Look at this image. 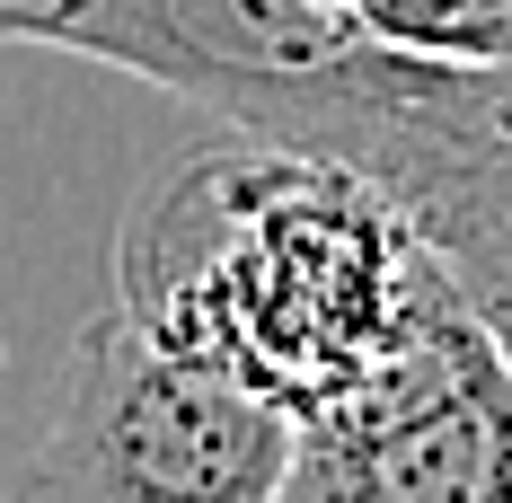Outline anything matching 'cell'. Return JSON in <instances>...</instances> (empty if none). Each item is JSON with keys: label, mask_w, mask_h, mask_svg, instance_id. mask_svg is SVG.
Returning <instances> with one entry per match:
<instances>
[{"label": "cell", "mask_w": 512, "mask_h": 503, "mask_svg": "<svg viewBox=\"0 0 512 503\" xmlns=\"http://www.w3.org/2000/svg\"><path fill=\"white\" fill-rule=\"evenodd\" d=\"M115 292L159 345L318 424L424 345L460 292L371 177L283 142L195 151L124 212Z\"/></svg>", "instance_id": "cell-1"}, {"label": "cell", "mask_w": 512, "mask_h": 503, "mask_svg": "<svg viewBox=\"0 0 512 503\" xmlns=\"http://www.w3.org/2000/svg\"><path fill=\"white\" fill-rule=\"evenodd\" d=\"M301 424L142 318L98 309L9 503H274Z\"/></svg>", "instance_id": "cell-2"}, {"label": "cell", "mask_w": 512, "mask_h": 503, "mask_svg": "<svg viewBox=\"0 0 512 503\" xmlns=\"http://www.w3.org/2000/svg\"><path fill=\"white\" fill-rule=\"evenodd\" d=\"M274 503H512V371L468 301L336 415L301 424Z\"/></svg>", "instance_id": "cell-3"}, {"label": "cell", "mask_w": 512, "mask_h": 503, "mask_svg": "<svg viewBox=\"0 0 512 503\" xmlns=\"http://www.w3.org/2000/svg\"><path fill=\"white\" fill-rule=\"evenodd\" d=\"M371 27L345 0H0V45H53L256 133L274 98L345 62Z\"/></svg>", "instance_id": "cell-4"}, {"label": "cell", "mask_w": 512, "mask_h": 503, "mask_svg": "<svg viewBox=\"0 0 512 503\" xmlns=\"http://www.w3.org/2000/svg\"><path fill=\"white\" fill-rule=\"evenodd\" d=\"M380 45L415 53H512V0H345Z\"/></svg>", "instance_id": "cell-5"}]
</instances>
